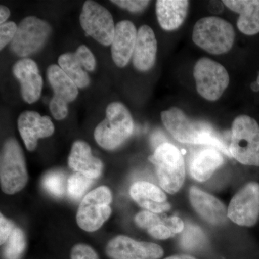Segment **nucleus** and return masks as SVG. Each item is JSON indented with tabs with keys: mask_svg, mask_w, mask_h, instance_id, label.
<instances>
[{
	"mask_svg": "<svg viewBox=\"0 0 259 259\" xmlns=\"http://www.w3.org/2000/svg\"><path fill=\"white\" fill-rule=\"evenodd\" d=\"M28 174L23 149L17 140L5 141L0 160V184L5 194H15L28 183Z\"/></svg>",
	"mask_w": 259,
	"mask_h": 259,
	"instance_id": "obj_6",
	"label": "nucleus"
},
{
	"mask_svg": "<svg viewBox=\"0 0 259 259\" xmlns=\"http://www.w3.org/2000/svg\"><path fill=\"white\" fill-rule=\"evenodd\" d=\"M161 117L167 131L179 142L209 145L231 156L229 150L218 137L210 124L191 119L183 110L177 107L161 112Z\"/></svg>",
	"mask_w": 259,
	"mask_h": 259,
	"instance_id": "obj_1",
	"label": "nucleus"
},
{
	"mask_svg": "<svg viewBox=\"0 0 259 259\" xmlns=\"http://www.w3.org/2000/svg\"><path fill=\"white\" fill-rule=\"evenodd\" d=\"M13 71L20 81V93L24 101L28 104L37 102L41 96L44 82L36 63L24 58L15 63Z\"/></svg>",
	"mask_w": 259,
	"mask_h": 259,
	"instance_id": "obj_14",
	"label": "nucleus"
},
{
	"mask_svg": "<svg viewBox=\"0 0 259 259\" xmlns=\"http://www.w3.org/2000/svg\"><path fill=\"white\" fill-rule=\"evenodd\" d=\"M190 2L187 0H158L156 12L158 22L163 30L172 31L182 26L188 13Z\"/></svg>",
	"mask_w": 259,
	"mask_h": 259,
	"instance_id": "obj_21",
	"label": "nucleus"
},
{
	"mask_svg": "<svg viewBox=\"0 0 259 259\" xmlns=\"http://www.w3.org/2000/svg\"><path fill=\"white\" fill-rule=\"evenodd\" d=\"M224 158L215 148H206L194 155L190 163V172L194 180L203 182L222 166Z\"/></svg>",
	"mask_w": 259,
	"mask_h": 259,
	"instance_id": "obj_22",
	"label": "nucleus"
},
{
	"mask_svg": "<svg viewBox=\"0 0 259 259\" xmlns=\"http://www.w3.org/2000/svg\"><path fill=\"white\" fill-rule=\"evenodd\" d=\"M10 11L9 8H7L5 5H2L0 6V23H5L10 18Z\"/></svg>",
	"mask_w": 259,
	"mask_h": 259,
	"instance_id": "obj_38",
	"label": "nucleus"
},
{
	"mask_svg": "<svg viewBox=\"0 0 259 259\" xmlns=\"http://www.w3.org/2000/svg\"><path fill=\"white\" fill-rule=\"evenodd\" d=\"M206 243V236L199 227L187 224L182 232L180 245L183 249L193 251L201 249Z\"/></svg>",
	"mask_w": 259,
	"mask_h": 259,
	"instance_id": "obj_25",
	"label": "nucleus"
},
{
	"mask_svg": "<svg viewBox=\"0 0 259 259\" xmlns=\"http://www.w3.org/2000/svg\"><path fill=\"white\" fill-rule=\"evenodd\" d=\"M136 225L143 229L148 230L153 227L166 223V218H162L156 213L150 211H141L135 217Z\"/></svg>",
	"mask_w": 259,
	"mask_h": 259,
	"instance_id": "obj_29",
	"label": "nucleus"
},
{
	"mask_svg": "<svg viewBox=\"0 0 259 259\" xmlns=\"http://www.w3.org/2000/svg\"><path fill=\"white\" fill-rule=\"evenodd\" d=\"M18 25L14 22H6L0 25V49L3 50L8 44H11L18 31Z\"/></svg>",
	"mask_w": 259,
	"mask_h": 259,
	"instance_id": "obj_31",
	"label": "nucleus"
},
{
	"mask_svg": "<svg viewBox=\"0 0 259 259\" xmlns=\"http://www.w3.org/2000/svg\"><path fill=\"white\" fill-rule=\"evenodd\" d=\"M51 27L45 20L35 16L24 18L10 44L11 50L20 57L36 53L45 45L51 33Z\"/></svg>",
	"mask_w": 259,
	"mask_h": 259,
	"instance_id": "obj_9",
	"label": "nucleus"
},
{
	"mask_svg": "<svg viewBox=\"0 0 259 259\" xmlns=\"http://www.w3.org/2000/svg\"><path fill=\"white\" fill-rule=\"evenodd\" d=\"M191 204L202 219L214 226L224 224L228 218V209L220 199L196 187L189 193Z\"/></svg>",
	"mask_w": 259,
	"mask_h": 259,
	"instance_id": "obj_15",
	"label": "nucleus"
},
{
	"mask_svg": "<svg viewBox=\"0 0 259 259\" xmlns=\"http://www.w3.org/2000/svg\"><path fill=\"white\" fill-rule=\"evenodd\" d=\"M130 194L140 207L150 212L158 214L171 208L166 194L151 182H135L130 189Z\"/></svg>",
	"mask_w": 259,
	"mask_h": 259,
	"instance_id": "obj_17",
	"label": "nucleus"
},
{
	"mask_svg": "<svg viewBox=\"0 0 259 259\" xmlns=\"http://www.w3.org/2000/svg\"><path fill=\"white\" fill-rule=\"evenodd\" d=\"M134 131L132 115L121 102H113L106 109V118L97 125L94 136L97 144L108 151L116 149Z\"/></svg>",
	"mask_w": 259,
	"mask_h": 259,
	"instance_id": "obj_2",
	"label": "nucleus"
},
{
	"mask_svg": "<svg viewBox=\"0 0 259 259\" xmlns=\"http://www.w3.org/2000/svg\"><path fill=\"white\" fill-rule=\"evenodd\" d=\"M67 181L60 171H51L42 178V185L49 194L61 197L67 191Z\"/></svg>",
	"mask_w": 259,
	"mask_h": 259,
	"instance_id": "obj_27",
	"label": "nucleus"
},
{
	"mask_svg": "<svg viewBox=\"0 0 259 259\" xmlns=\"http://www.w3.org/2000/svg\"><path fill=\"white\" fill-rule=\"evenodd\" d=\"M71 259H100L95 250L90 245L79 243L73 247Z\"/></svg>",
	"mask_w": 259,
	"mask_h": 259,
	"instance_id": "obj_34",
	"label": "nucleus"
},
{
	"mask_svg": "<svg viewBox=\"0 0 259 259\" xmlns=\"http://www.w3.org/2000/svg\"><path fill=\"white\" fill-rule=\"evenodd\" d=\"M81 28L88 35L103 46H111L115 26L111 13L98 3L88 0L79 17Z\"/></svg>",
	"mask_w": 259,
	"mask_h": 259,
	"instance_id": "obj_10",
	"label": "nucleus"
},
{
	"mask_svg": "<svg viewBox=\"0 0 259 259\" xmlns=\"http://www.w3.org/2000/svg\"><path fill=\"white\" fill-rule=\"evenodd\" d=\"M157 49V40L153 29L146 25L140 27L133 55L134 67L139 71L152 69L156 62Z\"/></svg>",
	"mask_w": 259,
	"mask_h": 259,
	"instance_id": "obj_18",
	"label": "nucleus"
},
{
	"mask_svg": "<svg viewBox=\"0 0 259 259\" xmlns=\"http://www.w3.org/2000/svg\"><path fill=\"white\" fill-rule=\"evenodd\" d=\"M138 30L132 22L122 20L116 25L111 44L112 60L116 66L123 68L134 55Z\"/></svg>",
	"mask_w": 259,
	"mask_h": 259,
	"instance_id": "obj_16",
	"label": "nucleus"
},
{
	"mask_svg": "<svg viewBox=\"0 0 259 259\" xmlns=\"http://www.w3.org/2000/svg\"><path fill=\"white\" fill-rule=\"evenodd\" d=\"M228 9L238 13L237 26L247 35H254L259 32V0H224Z\"/></svg>",
	"mask_w": 259,
	"mask_h": 259,
	"instance_id": "obj_20",
	"label": "nucleus"
},
{
	"mask_svg": "<svg viewBox=\"0 0 259 259\" xmlns=\"http://www.w3.org/2000/svg\"><path fill=\"white\" fill-rule=\"evenodd\" d=\"M3 255L5 259H20L26 248V238L21 228L15 227L7 241Z\"/></svg>",
	"mask_w": 259,
	"mask_h": 259,
	"instance_id": "obj_26",
	"label": "nucleus"
},
{
	"mask_svg": "<svg viewBox=\"0 0 259 259\" xmlns=\"http://www.w3.org/2000/svg\"><path fill=\"white\" fill-rule=\"evenodd\" d=\"M15 228L14 223L1 214V217H0V243H1V245L5 244L9 239L10 235L13 233Z\"/></svg>",
	"mask_w": 259,
	"mask_h": 259,
	"instance_id": "obj_35",
	"label": "nucleus"
},
{
	"mask_svg": "<svg viewBox=\"0 0 259 259\" xmlns=\"http://www.w3.org/2000/svg\"><path fill=\"white\" fill-rule=\"evenodd\" d=\"M111 3L131 13H141L146 9L151 2L147 0H112Z\"/></svg>",
	"mask_w": 259,
	"mask_h": 259,
	"instance_id": "obj_32",
	"label": "nucleus"
},
{
	"mask_svg": "<svg viewBox=\"0 0 259 259\" xmlns=\"http://www.w3.org/2000/svg\"><path fill=\"white\" fill-rule=\"evenodd\" d=\"M18 126L19 133L29 151H35L37 141L50 137L55 131L54 123L49 116H41L38 112L30 110L20 114Z\"/></svg>",
	"mask_w": 259,
	"mask_h": 259,
	"instance_id": "obj_13",
	"label": "nucleus"
},
{
	"mask_svg": "<svg viewBox=\"0 0 259 259\" xmlns=\"http://www.w3.org/2000/svg\"><path fill=\"white\" fill-rule=\"evenodd\" d=\"M68 194L71 199L77 200L93 185L94 180L79 172H75L67 180Z\"/></svg>",
	"mask_w": 259,
	"mask_h": 259,
	"instance_id": "obj_28",
	"label": "nucleus"
},
{
	"mask_svg": "<svg viewBox=\"0 0 259 259\" xmlns=\"http://www.w3.org/2000/svg\"><path fill=\"white\" fill-rule=\"evenodd\" d=\"M74 54L87 71H93L95 69L96 59L93 53L87 46H80Z\"/></svg>",
	"mask_w": 259,
	"mask_h": 259,
	"instance_id": "obj_30",
	"label": "nucleus"
},
{
	"mask_svg": "<svg viewBox=\"0 0 259 259\" xmlns=\"http://www.w3.org/2000/svg\"><path fill=\"white\" fill-rule=\"evenodd\" d=\"M256 82H257V83H258V85L259 86V74H258V78H257Z\"/></svg>",
	"mask_w": 259,
	"mask_h": 259,
	"instance_id": "obj_40",
	"label": "nucleus"
},
{
	"mask_svg": "<svg viewBox=\"0 0 259 259\" xmlns=\"http://www.w3.org/2000/svg\"><path fill=\"white\" fill-rule=\"evenodd\" d=\"M235 37L236 32L232 24L216 16L199 19L192 32L194 44L214 55H221L231 51Z\"/></svg>",
	"mask_w": 259,
	"mask_h": 259,
	"instance_id": "obj_3",
	"label": "nucleus"
},
{
	"mask_svg": "<svg viewBox=\"0 0 259 259\" xmlns=\"http://www.w3.org/2000/svg\"><path fill=\"white\" fill-rule=\"evenodd\" d=\"M59 66L76 83L78 88H86L90 85V76L74 53H66L59 56Z\"/></svg>",
	"mask_w": 259,
	"mask_h": 259,
	"instance_id": "obj_24",
	"label": "nucleus"
},
{
	"mask_svg": "<svg viewBox=\"0 0 259 259\" xmlns=\"http://www.w3.org/2000/svg\"><path fill=\"white\" fill-rule=\"evenodd\" d=\"M148 234L159 240H166L175 236V233L165 224H160L148 230Z\"/></svg>",
	"mask_w": 259,
	"mask_h": 259,
	"instance_id": "obj_36",
	"label": "nucleus"
},
{
	"mask_svg": "<svg viewBox=\"0 0 259 259\" xmlns=\"http://www.w3.org/2000/svg\"><path fill=\"white\" fill-rule=\"evenodd\" d=\"M49 109L53 117L56 120H64L67 117L68 112H69L68 103L55 97L51 98L49 103Z\"/></svg>",
	"mask_w": 259,
	"mask_h": 259,
	"instance_id": "obj_33",
	"label": "nucleus"
},
{
	"mask_svg": "<svg viewBox=\"0 0 259 259\" xmlns=\"http://www.w3.org/2000/svg\"><path fill=\"white\" fill-rule=\"evenodd\" d=\"M164 259H197L194 258L193 256H191L190 255L187 254H179L171 255V256L167 257Z\"/></svg>",
	"mask_w": 259,
	"mask_h": 259,
	"instance_id": "obj_39",
	"label": "nucleus"
},
{
	"mask_svg": "<svg viewBox=\"0 0 259 259\" xmlns=\"http://www.w3.org/2000/svg\"><path fill=\"white\" fill-rule=\"evenodd\" d=\"M166 225L175 234L182 233L185 227L182 220L177 216L166 218Z\"/></svg>",
	"mask_w": 259,
	"mask_h": 259,
	"instance_id": "obj_37",
	"label": "nucleus"
},
{
	"mask_svg": "<svg viewBox=\"0 0 259 259\" xmlns=\"http://www.w3.org/2000/svg\"><path fill=\"white\" fill-rule=\"evenodd\" d=\"M197 93L208 101H217L228 88L230 76L222 64L209 58H201L194 66Z\"/></svg>",
	"mask_w": 259,
	"mask_h": 259,
	"instance_id": "obj_8",
	"label": "nucleus"
},
{
	"mask_svg": "<svg viewBox=\"0 0 259 259\" xmlns=\"http://www.w3.org/2000/svg\"><path fill=\"white\" fill-rule=\"evenodd\" d=\"M230 153L243 165L259 166V125L250 116H238L231 129Z\"/></svg>",
	"mask_w": 259,
	"mask_h": 259,
	"instance_id": "obj_5",
	"label": "nucleus"
},
{
	"mask_svg": "<svg viewBox=\"0 0 259 259\" xmlns=\"http://www.w3.org/2000/svg\"><path fill=\"white\" fill-rule=\"evenodd\" d=\"M47 78L54 90L53 97L68 104L76 100L79 95L78 87L59 65L52 64L48 67Z\"/></svg>",
	"mask_w": 259,
	"mask_h": 259,
	"instance_id": "obj_23",
	"label": "nucleus"
},
{
	"mask_svg": "<svg viewBox=\"0 0 259 259\" xmlns=\"http://www.w3.org/2000/svg\"><path fill=\"white\" fill-rule=\"evenodd\" d=\"M106 253L112 259H158L163 256V250L156 243L117 236L107 243Z\"/></svg>",
	"mask_w": 259,
	"mask_h": 259,
	"instance_id": "obj_12",
	"label": "nucleus"
},
{
	"mask_svg": "<svg viewBox=\"0 0 259 259\" xmlns=\"http://www.w3.org/2000/svg\"><path fill=\"white\" fill-rule=\"evenodd\" d=\"M148 160L156 168L161 188L169 194L178 192L186 177L185 160L180 150L170 143H163Z\"/></svg>",
	"mask_w": 259,
	"mask_h": 259,
	"instance_id": "obj_4",
	"label": "nucleus"
},
{
	"mask_svg": "<svg viewBox=\"0 0 259 259\" xmlns=\"http://www.w3.org/2000/svg\"><path fill=\"white\" fill-rule=\"evenodd\" d=\"M68 164L71 169L92 180L99 178L103 168L101 160L93 156L90 145L83 141H76L73 144Z\"/></svg>",
	"mask_w": 259,
	"mask_h": 259,
	"instance_id": "obj_19",
	"label": "nucleus"
},
{
	"mask_svg": "<svg viewBox=\"0 0 259 259\" xmlns=\"http://www.w3.org/2000/svg\"><path fill=\"white\" fill-rule=\"evenodd\" d=\"M228 217L238 226L251 227L259 219V184L251 182L242 187L232 198Z\"/></svg>",
	"mask_w": 259,
	"mask_h": 259,
	"instance_id": "obj_11",
	"label": "nucleus"
},
{
	"mask_svg": "<svg viewBox=\"0 0 259 259\" xmlns=\"http://www.w3.org/2000/svg\"><path fill=\"white\" fill-rule=\"evenodd\" d=\"M111 191L102 186L92 190L83 197L76 213V222L80 228L87 232L100 229L112 214Z\"/></svg>",
	"mask_w": 259,
	"mask_h": 259,
	"instance_id": "obj_7",
	"label": "nucleus"
}]
</instances>
